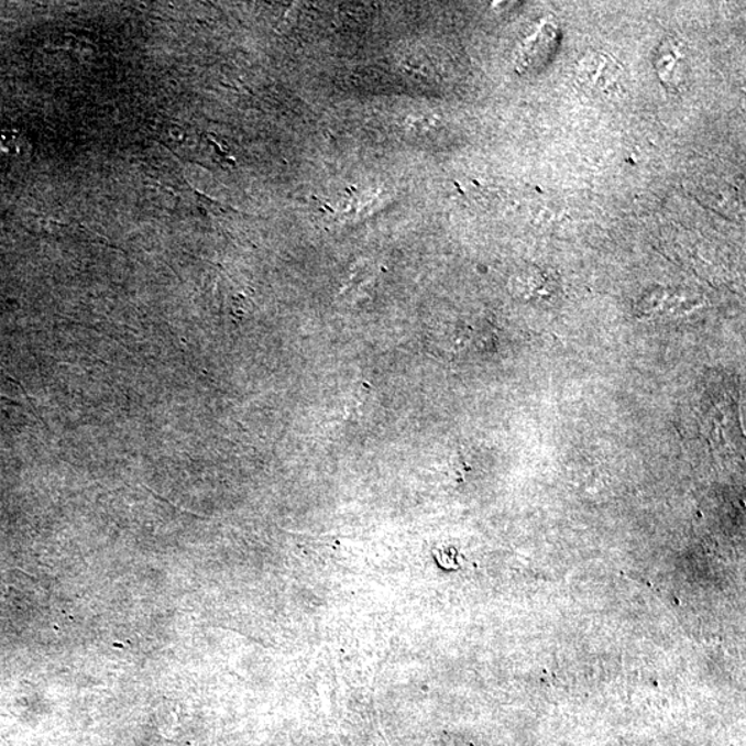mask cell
<instances>
[{
    "instance_id": "6da1fadb",
    "label": "cell",
    "mask_w": 746,
    "mask_h": 746,
    "mask_svg": "<svg viewBox=\"0 0 746 746\" xmlns=\"http://www.w3.org/2000/svg\"><path fill=\"white\" fill-rule=\"evenodd\" d=\"M575 79L585 94L599 99H619L625 94L624 67L614 57L602 52H589L578 59Z\"/></svg>"
},
{
    "instance_id": "7a4b0ae2",
    "label": "cell",
    "mask_w": 746,
    "mask_h": 746,
    "mask_svg": "<svg viewBox=\"0 0 746 746\" xmlns=\"http://www.w3.org/2000/svg\"><path fill=\"white\" fill-rule=\"evenodd\" d=\"M689 48L678 37H667L654 54V68L670 94L685 90L690 80Z\"/></svg>"
},
{
    "instance_id": "3957f363",
    "label": "cell",
    "mask_w": 746,
    "mask_h": 746,
    "mask_svg": "<svg viewBox=\"0 0 746 746\" xmlns=\"http://www.w3.org/2000/svg\"><path fill=\"white\" fill-rule=\"evenodd\" d=\"M559 42V26L550 21H540L529 30L518 46L517 66L523 73L534 72L553 56L556 43Z\"/></svg>"
}]
</instances>
